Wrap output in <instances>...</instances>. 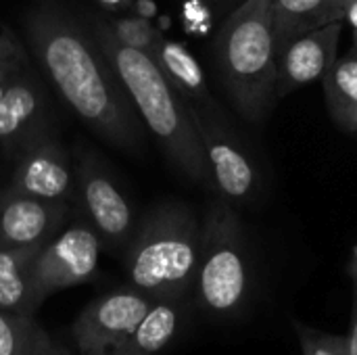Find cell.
Wrapping results in <instances>:
<instances>
[{
    "mask_svg": "<svg viewBox=\"0 0 357 355\" xmlns=\"http://www.w3.org/2000/svg\"><path fill=\"white\" fill-rule=\"evenodd\" d=\"M31 56L69 111L98 138L128 153L142 146L136 109L88 21L44 0L23 17Z\"/></svg>",
    "mask_w": 357,
    "mask_h": 355,
    "instance_id": "obj_1",
    "label": "cell"
},
{
    "mask_svg": "<svg viewBox=\"0 0 357 355\" xmlns=\"http://www.w3.org/2000/svg\"><path fill=\"white\" fill-rule=\"evenodd\" d=\"M88 25L167 161L182 176L213 192V178L190 100L176 90L149 52L121 42L107 19L90 15Z\"/></svg>",
    "mask_w": 357,
    "mask_h": 355,
    "instance_id": "obj_2",
    "label": "cell"
},
{
    "mask_svg": "<svg viewBox=\"0 0 357 355\" xmlns=\"http://www.w3.org/2000/svg\"><path fill=\"white\" fill-rule=\"evenodd\" d=\"M121 255L130 287L155 299H184L197 278L201 222L184 201H161L138 222Z\"/></svg>",
    "mask_w": 357,
    "mask_h": 355,
    "instance_id": "obj_3",
    "label": "cell"
},
{
    "mask_svg": "<svg viewBox=\"0 0 357 355\" xmlns=\"http://www.w3.org/2000/svg\"><path fill=\"white\" fill-rule=\"evenodd\" d=\"M218 71L236 113L264 123L276 100L278 48L272 0H245L224 21L215 42Z\"/></svg>",
    "mask_w": 357,
    "mask_h": 355,
    "instance_id": "obj_4",
    "label": "cell"
},
{
    "mask_svg": "<svg viewBox=\"0 0 357 355\" xmlns=\"http://www.w3.org/2000/svg\"><path fill=\"white\" fill-rule=\"evenodd\" d=\"M192 291L201 310L220 320L241 316L251 297L247 234L234 205L218 195L201 222V255Z\"/></svg>",
    "mask_w": 357,
    "mask_h": 355,
    "instance_id": "obj_5",
    "label": "cell"
},
{
    "mask_svg": "<svg viewBox=\"0 0 357 355\" xmlns=\"http://www.w3.org/2000/svg\"><path fill=\"white\" fill-rule=\"evenodd\" d=\"M75 203L82 218L100 236L111 253H123L138 226L134 207L105 161L86 144H75Z\"/></svg>",
    "mask_w": 357,
    "mask_h": 355,
    "instance_id": "obj_6",
    "label": "cell"
},
{
    "mask_svg": "<svg viewBox=\"0 0 357 355\" xmlns=\"http://www.w3.org/2000/svg\"><path fill=\"white\" fill-rule=\"evenodd\" d=\"M102 249L100 236L84 218L42 245L31 259L36 305L40 308V303L56 291L88 282L98 270Z\"/></svg>",
    "mask_w": 357,
    "mask_h": 355,
    "instance_id": "obj_7",
    "label": "cell"
},
{
    "mask_svg": "<svg viewBox=\"0 0 357 355\" xmlns=\"http://www.w3.org/2000/svg\"><path fill=\"white\" fill-rule=\"evenodd\" d=\"M157 299L123 287L90 301L71 326V337L82 355H111L136 331Z\"/></svg>",
    "mask_w": 357,
    "mask_h": 355,
    "instance_id": "obj_8",
    "label": "cell"
},
{
    "mask_svg": "<svg viewBox=\"0 0 357 355\" xmlns=\"http://www.w3.org/2000/svg\"><path fill=\"white\" fill-rule=\"evenodd\" d=\"M50 130L54 117L48 88L27 63L0 98V153L15 163Z\"/></svg>",
    "mask_w": 357,
    "mask_h": 355,
    "instance_id": "obj_9",
    "label": "cell"
},
{
    "mask_svg": "<svg viewBox=\"0 0 357 355\" xmlns=\"http://www.w3.org/2000/svg\"><path fill=\"white\" fill-rule=\"evenodd\" d=\"M195 123L207 155L213 178V192L230 205H249L259 188L257 165L241 138L234 136L220 119L205 111V105L190 100Z\"/></svg>",
    "mask_w": 357,
    "mask_h": 355,
    "instance_id": "obj_10",
    "label": "cell"
},
{
    "mask_svg": "<svg viewBox=\"0 0 357 355\" xmlns=\"http://www.w3.org/2000/svg\"><path fill=\"white\" fill-rule=\"evenodd\" d=\"M8 186L38 199L75 203V163L54 130L36 140L15 161Z\"/></svg>",
    "mask_w": 357,
    "mask_h": 355,
    "instance_id": "obj_11",
    "label": "cell"
},
{
    "mask_svg": "<svg viewBox=\"0 0 357 355\" xmlns=\"http://www.w3.org/2000/svg\"><path fill=\"white\" fill-rule=\"evenodd\" d=\"M71 203L48 201L0 186V245L42 247L56 236L69 220Z\"/></svg>",
    "mask_w": 357,
    "mask_h": 355,
    "instance_id": "obj_12",
    "label": "cell"
},
{
    "mask_svg": "<svg viewBox=\"0 0 357 355\" xmlns=\"http://www.w3.org/2000/svg\"><path fill=\"white\" fill-rule=\"evenodd\" d=\"M343 23H333L299 36L278 54V75H276V100L287 94L322 80L328 69L339 59Z\"/></svg>",
    "mask_w": 357,
    "mask_h": 355,
    "instance_id": "obj_13",
    "label": "cell"
},
{
    "mask_svg": "<svg viewBox=\"0 0 357 355\" xmlns=\"http://www.w3.org/2000/svg\"><path fill=\"white\" fill-rule=\"evenodd\" d=\"M333 23H345V0H272L278 54L299 36Z\"/></svg>",
    "mask_w": 357,
    "mask_h": 355,
    "instance_id": "obj_14",
    "label": "cell"
},
{
    "mask_svg": "<svg viewBox=\"0 0 357 355\" xmlns=\"http://www.w3.org/2000/svg\"><path fill=\"white\" fill-rule=\"evenodd\" d=\"M40 247L0 245V310L33 316L38 305L31 287V259Z\"/></svg>",
    "mask_w": 357,
    "mask_h": 355,
    "instance_id": "obj_15",
    "label": "cell"
},
{
    "mask_svg": "<svg viewBox=\"0 0 357 355\" xmlns=\"http://www.w3.org/2000/svg\"><path fill=\"white\" fill-rule=\"evenodd\" d=\"M151 56L157 61V65L163 69L167 80L176 86V90L186 100H192L197 105L211 103L205 73H203L199 61L188 52V48L161 36L157 40Z\"/></svg>",
    "mask_w": 357,
    "mask_h": 355,
    "instance_id": "obj_16",
    "label": "cell"
},
{
    "mask_svg": "<svg viewBox=\"0 0 357 355\" xmlns=\"http://www.w3.org/2000/svg\"><path fill=\"white\" fill-rule=\"evenodd\" d=\"M182 320V299H157L121 345L132 355H155L169 345Z\"/></svg>",
    "mask_w": 357,
    "mask_h": 355,
    "instance_id": "obj_17",
    "label": "cell"
},
{
    "mask_svg": "<svg viewBox=\"0 0 357 355\" xmlns=\"http://www.w3.org/2000/svg\"><path fill=\"white\" fill-rule=\"evenodd\" d=\"M322 82L335 123L349 134L357 132V56L337 59Z\"/></svg>",
    "mask_w": 357,
    "mask_h": 355,
    "instance_id": "obj_18",
    "label": "cell"
},
{
    "mask_svg": "<svg viewBox=\"0 0 357 355\" xmlns=\"http://www.w3.org/2000/svg\"><path fill=\"white\" fill-rule=\"evenodd\" d=\"M33 324V316L0 310V355H25Z\"/></svg>",
    "mask_w": 357,
    "mask_h": 355,
    "instance_id": "obj_19",
    "label": "cell"
},
{
    "mask_svg": "<svg viewBox=\"0 0 357 355\" xmlns=\"http://www.w3.org/2000/svg\"><path fill=\"white\" fill-rule=\"evenodd\" d=\"M293 324H295V333L299 337L303 355H349L347 335L324 333V331L307 326L299 320H295Z\"/></svg>",
    "mask_w": 357,
    "mask_h": 355,
    "instance_id": "obj_20",
    "label": "cell"
},
{
    "mask_svg": "<svg viewBox=\"0 0 357 355\" xmlns=\"http://www.w3.org/2000/svg\"><path fill=\"white\" fill-rule=\"evenodd\" d=\"M109 23H111L115 36L121 42L130 44L134 48H140V50H144L149 54L153 52L157 40L161 38L159 31H155L153 25L146 19H140V17H123V19L109 21Z\"/></svg>",
    "mask_w": 357,
    "mask_h": 355,
    "instance_id": "obj_21",
    "label": "cell"
},
{
    "mask_svg": "<svg viewBox=\"0 0 357 355\" xmlns=\"http://www.w3.org/2000/svg\"><path fill=\"white\" fill-rule=\"evenodd\" d=\"M25 355H71V352L52 341V337L40 324H33Z\"/></svg>",
    "mask_w": 357,
    "mask_h": 355,
    "instance_id": "obj_22",
    "label": "cell"
},
{
    "mask_svg": "<svg viewBox=\"0 0 357 355\" xmlns=\"http://www.w3.org/2000/svg\"><path fill=\"white\" fill-rule=\"evenodd\" d=\"M8 59L29 61V52L13 31L4 23H0V61H8Z\"/></svg>",
    "mask_w": 357,
    "mask_h": 355,
    "instance_id": "obj_23",
    "label": "cell"
},
{
    "mask_svg": "<svg viewBox=\"0 0 357 355\" xmlns=\"http://www.w3.org/2000/svg\"><path fill=\"white\" fill-rule=\"evenodd\" d=\"M349 278H351V287H354V308H351V331L347 335L349 339V355H357V245L351 251L349 257V266H347Z\"/></svg>",
    "mask_w": 357,
    "mask_h": 355,
    "instance_id": "obj_24",
    "label": "cell"
},
{
    "mask_svg": "<svg viewBox=\"0 0 357 355\" xmlns=\"http://www.w3.org/2000/svg\"><path fill=\"white\" fill-rule=\"evenodd\" d=\"M29 61H17V59H8V61H0V98L6 92L8 84L15 80V75L27 65Z\"/></svg>",
    "mask_w": 357,
    "mask_h": 355,
    "instance_id": "obj_25",
    "label": "cell"
},
{
    "mask_svg": "<svg viewBox=\"0 0 357 355\" xmlns=\"http://www.w3.org/2000/svg\"><path fill=\"white\" fill-rule=\"evenodd\" d=\"M94 4H98L107 13L121 15V13H128L134 6V0H94Z\"/></svg>",
    "mask_w": 357,
    "mask_h": 355,
    "instance_id": "obj_26",
    "label": "cell"
},
{
    "mask_svg": "<svg viewBox=\"0 0 357 355\" xmlns=\"http://www.w3.org/2000/svg\"><path fill=\"white\" fill-rule=\"evenodd\" d=\"M345 21L357 31V0H345Z\"/></svg>",
    "mask_w": 357,
    "mask_h": 355,
    "instance_id": "obj_27",
    "label": "cell"
},
{
    "mask_svg": "<svg viewBox=\"0 0 357 355\" xmlns=\"http://www.w3.org/2000/svg\"><path fill=\"white\" fill-rule=\"evenodd\" d=\"M111 355H132V354H130V352H126L123 347H119V349H115Z\"/></svg>",
    "mask_w": 357,
    "mask_h": 355,
    "instance_id": "obj_28",
    "label": "cell"
},
{
    "mask_svg": "<svg viewBox=\"0 0 357 355\" xmlns=\"http://www.w3.org/2000/svg\"><path fill=\"white\" fill-rule=\"evenodd\" d=\"M354 38H356V46H357V31H354Z\"/></svg>",
    "mask_w": 357,
    "mask_h": 355,
    "instance_id": "obj_29",
    "label": "cell"
}]
</instances>
